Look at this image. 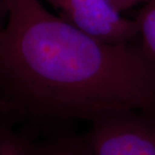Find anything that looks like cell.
<instances>
[{
    "label": "cell",
    "instance_id": "cell-1",
    "mask_svg": "<svg viewBox=\"0 0 155 155\" xmlns=\"http://www.w3.org/2000/svg\"><path fill=\"white\" fill-rule=\"evenodd\" d=\"M0 99L35 135L116 111L155 115V65L142 44L106 43L39 0H10L0 29Z\"/></svg>",
    "mask_w": 155,
    "mask_h": 155
},
{
    "label": "cell",
    "instance_id": "cell-2",
    "mask_svg": "<svg viewBox=\"0 0 155 155\" xmlns=\"http://www.w3.org/2000/svg\"><path fill=\"white\" fill-rule=\"evenodd\" d=\"M82 136L92 155H155V115L140 110L109 113L92 121Z\"/></svg>",
    "mask_w": 155,
    "mask_h": 155
},
{
    "label": "cell",
    "instance_id": "cell-3",
    "mask_svg": "<svg viewBox=\"0 0 155 155\" xmlns=\"http://www.w3.org/2000/svg\"><path fill=\"white\" fill-rule=\"evenodd\" d=\"M60 17L91 37L110 44L134 42L139 35L135 20L122 16L105 0H46Z\"/></svg>",
    "mask_w": 155,
    "mask_h": 155
},
{
    "label": "cell",
    "instance_id": "cell-4",
    "mask_svg": "<svg viewBox=\"0 0 155 155\" xmlns=\"http://www.w3.org/2000/svg\"><path fill=\"white\" fill-rule=\"evenodd\" d=\"M33 155H92L82 135L68 129L52 134L48 140L34 142Z\"/></svg>",
    "mask_w": 155,
    "mask_h": 155
},
{
    "label": "cell",
    "instance_id": "cell-5",
    "mask_svg": "<svg viewBox=\"0 0 155 155\" xmlns=\"http://www.w3.org/2000/svg\"><path fill=\"white\" fill-rule=\"evenodd\" d=\"M16 123L10 113H0V155H33L35 135L25 128L15 131Z\"/></svg>",
    "mask_w": 155,
    "mask_h": 155
},
{
    "label": "cell",
    "instance_id": "cell-6",
    "mask_svg": "<svg viewBox=\"0 0 155 155\" xmlns=\"http://www.w3.org/2000/svg\"><path fill=\"white\" fill-rule=\"evenodd\" d=\"M135 21L142 38L141 44L155 65V0H150L140 10Z\"/></svg>",
    "mask_w": 155,
    "mask_h": 155
},
{
    "label": "cell",
    "instance_id": "cell-7",
    "mask_svg": "<svg viewBox=\"0 0 155 155\" xmlns=\"http://www.w3.org/2000/svg\"><path fill=\"white\" fill-rule=\"evenodd\" d=\"M108 4H110L116 11L122 13L123 11H127L134 6L137 5L141 2L146 0H105Z\"/></svg>",
    "mask_w": 155,
    "mask_h": 155
},
{
    "label": "cell",
    "instance_id": "cell-8",
    "mask_svg": "<svg viewBox=\"0 0 155 155\" xmlns=\"http://www.w3.org/2000/svg\"><path fill=\"white\" fill-rule=\"evenodd\" d=\"M10 0H0V29L5 24L9 15Z\"/></svg>",
    "mask_w": 155,
    "mask_h": 155
},
{
    "label": "cell",
    "instance_id": "cell-9",
    "mask_svg": "<svg viewBox=\"0 0 155 155\" xmlns=\"http://www.w3.org/2000/svg\"><path fill=\"white\" fill-rule=\"evenodd\" d=\"M10 111V107L7 104L4 100L0 99V113L2 112H9Z\"/></svg>",
    "mask_w": 155,
    "mask_h": 155
}]
</instances>
